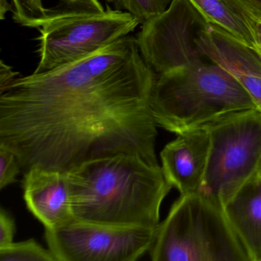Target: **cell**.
Returning a JSON list of instances; mask_svg holds the SVG:
<instances>
[{"mask_svg":"<svg viewBox=\"0 0 261 261\" xmlns=\"http://www.w3.org/2000/svg\"><path fill=\"white\" fill-rule=\"evenodd\" d=\"M155 74L133 36L80 60L19 77L0 91V146L24 172H59L117 154L159 165Z\"/></svg>","mask_w":261,"mask_h":261,"instance_id":"6da1fadb","label":"cell"},{"mask_svg":"<svg viewBox=\"0 0 261 261\" xmlns=\"http://www.w3.org/2000/svg\"><path fill=\"white\" fill-rule=\"evenodd\" d=\"M77 221L156 228L162 203L172 186L160 165L120 153L65 172Z\"/></svg>","mask_w":261,"mask_h":261,"instance_id":"7a4b0ae2","label":"cell"},{"mask_svg":"<svg viewBox=\"0 0 261 261\" xmlns=\"http://www.w3.org/2000/svg\"><path fill=\"white\" fill-rule=\"evenodd\" d=\"M151 108L157 126L175 134L257 108L236 77L210 60L155 74Z\"/></svg>","mask_w":261,"mask_h":261,"instance_id":"3957f363","label":"cell"},{"mask_svg":"<svg viewBox=\"0 0 261 261\" xmlns=\"http://www.w3.org/2000/svg\"><path fill=\"white\" fill-rule=\"evenodd\" d=\"M149 254L153 261H251L222 206L199 192L173 203Z\"/></svg>","mask_w":261,"mask_h":261,"instance_id":"277c9868","label":"cell"},{"mask_svg":"<svg viewBox=\"0 0 261 261\" xmlns=\"http://www.w3.org/2000/svg\"><path fill=\"white\" fill-rule=\"evenodd\" d=\"M210 135L205 175L199 193L220 205L261 166V111H235L204 126Z\"/></svg>","mask_w":261,"mask_h":261,"instance_id":"5b68a950","label":"cell"},{"mask_svg":"<svg viewBox=\"0 0 261 261\" xmlns=\"http://www.w3.org/2000/svg\"><path fill=\"white\" fill-rule=\"evenodd\" d=\"M140 22L130 13L111 10L82 13L61 10L39 28V62L34 74H41L80 60L129 36Z\"/></svg>","mask_w":261,"mask_h":261,"instance_id":"8992f818","label":"cell"},{"mask_svg":"<svg viewBox=\"0 0 261 261\" xmlns=\"http://www.w3.org/2000/svg\"><path fill=\"white\" fill-rule=\"evenodd\" d=\"M211 23L190 0H172L166 11L142 24L139 49L156 75L207 61L200 39Z\"/></svg>","mask_w":261,"mask_h":261,"instance_id":"52a82bcc","label":"cell"},{"mask_svg":"<svg viewBox=\"0 0 261 261\" xmlns=\"http://www.w3.org/2000/svg\"><path fill=\"white\" fill-rule=\"evenodd\" d=\"M156 230L75 221L45 229V239L57 261H135L149 252Z\"/></svg>","mask_w":261,"mask_h":261,"instance_id":"ba28073f","label":"cell"},{"mask_svg":"<svg viewBox=\"0 0 261 261\" xmlns=\"http://www.w3.org/2000/svg\"><path fill=\"white\" fill-rule=\"evenodd\" d=\"M210 135L204 126L177 134L160 152L162 169L168 182L181 195L199 192L205 175Z\"/></svg>","mask_w":261,"mask_h":261,"instance_id":"9c48e42d","label":"cell"},{"mask_svg":"<svg viewBox=\"0 0 261 261\" xmlns=\"http://www.w3.org/2000/svg\"><path fill=\"white\" fill-rule=\"evenodd\" d=\"M23 198L45 229L56 230L77 221L65 173L34 167L24 172Z\"/></svg>","mask_w":261,"mask_h":261,"instance_id":"30bf717a","label":"cell"},{"mask_svg":"<svg viewBox=\"0 0 261 261\" xmlns=\"http://www.w3.org/2000/svg\"><path fill=\"white\" fill-rule=\"evenodd\" d=\"M208 60L230 71L261 111V54L211 24L200 39Z\"/></svg>","mask_w":261,"mask_h":261,"instance_id":"8fae6325","label":"cell"},{"mask_svg":"<svg viewBox=\"0 0 261 261\" xmlns=\"http://www.w3.org/2000/svg\"><path fill=\"white\" fill-rule=\"evenodd\" d=\"M251 261H261V177L256 174L223 205Z\"/></svg>","mask_w":261,"mask_h":261,"instance_id":"7c38bea8","label":"cell"},{"mask_svg":"<svg viewBox=\"0 0 261 261\" xmlns=\"http://www.w3.org/2000/svg\"><path fill=\"white\" fill-rule=\"evenodd\" d=\"M212 25L261 54L253 28V11L244 0H190Z\"/></svg>","mask_w":261,"mask_h":261,"instance_id":"4fadbf2b","label":"cell"},{"mask_svg":"<svg viewBox=\"0 0 261 261\" xmlns=\"http://www.w3.org/2000/svg\"><path fill=\"white\" fill-rule=\"evenodd\" d=\"M68 11L82 13H100L105 8L98 0H61ZM13 19L27 28L39 29L53 15L61 10L46 9L42 0H12Z\"/></svg>","mask_w":261,"mask_h":261,"instance_id":"5bb4252c","label":"cell"},{"mask_svg":"<svg viewBox=\"0 0 261 261\" xmlns=\"http://www.w3.org/2000/svg\"><path fill=\"white\" fill-rule=\"evenodd\" d=\"M0 261H57L49 249L44 248L34 239L13 242L0 249Z\"/></svg>","mask_w":261,"mask_h":261,"instance_id":"9a60e30c","label":"cell"},{"mask_svg":"<svg viewBox=\"0 0 261 261\" xmlns=\"http://www.w3.org/2000/svg\"><path fill=\"white\" fill-rule=\"evenodd\" d=\"M115 2L119 8L130 13L143 24L166 11L172 0H115Z\"/></svg>","mask_w":261,"mask_h":261,"instance_id":"2e32d148","label":"cell"},{"mask_svg":"<svg viewBox=\"0 0 261 261\" xmlns=\"http://www.w3.org/2000/svg\"><path fill=\"white\" fill-rule=\"evenodd\" d=\"M22 170L16 154L0 146V189L16 182L17 175Z\"/></svg>","mask_w":261,"mask_h":261,"instance_id":"e0dca14e","label":"cell"},{"mask_svg":"<svg viewBox=\"0 0 261 261\" xmlns=\"http://www.w3.org/2000/svg\"><path fill=\"white\" fill-rule=\"evenodd\" d=\"M16 224L14 218L5 209L0 210V249L11 245L14 241Z\"/></svg>","mask_w":261,"mask_h":261,"instance_id":"ac0fdd59","label":"cell"},{"mask_svg":"<svg viewBox=\"0 0 261 261\" xmlns=\"http://www.w3.org/2000/svg\"><path fill=\"white\" fill-rule=\"evenodd\" d=\"M19 76V73L14 71L13 67L6 64L4 61L0 62V91H4L11 85Z\"/></svg>","mask_w":261,"mask_h":261,"instance_id":"d6986e66","label":"cell"},{"mask_svg":"<svg viewBox=\"0 0 261 261\" xmlns=\"http://www.w3.org/2000/svg\"><path fill=\"white\" fill-rule=\"evenodd\" d=\"M252 10V9H251ZM253 28L259 44V48L261 51V17L258 16L253 10Z\"/></svg>","mask_w":261,"mask_h":261,"instance_id":"ffe728a7","label":"cell"},{"mask_svg":"<svg viewBox=\"0 0 261 261\" xmlns=\"http://www.w3.org/2000/svg\"><path fill=\"white\" fill-rule=\"evenodd\" d=\"M0 19L4 20L5 19V15L7 12H13V7L11 4H9L7 0H0Z\"/></svg>","mask_w":261,"mask_h":261,"instance_id":"44dd1931","label":"cell"},{"mask_svg":"<svg viewBox=\"0 0 261 261\" xmlns=\"http://www.w3.org/2000/svg\"><path fill=\"white\" fill-rule=\"evenodd\" d=\"M247 5L261 17V0H244Z\"/></svg>","mask_w":261,"mask_h":261,"instance_id":"7402d4cb","label":"cell"},{"mask_svg":"<svg viewBox=\"0 0 261 261\" xmlns=\"http://www.w3.org/2000/svg\"><path fill=\"white\" fill-rule=\"evenodd\" d=\"M107 3H110V4H114L115 3V0H105Z\"/></svg>","mask_w":261,"mask_h":261,"instance_id":"603a6c76","label":"cell"},{"mask_svg":"<svg viewBox=\"0 0 261 261\" xmlns=\"http://www.w3.org/2000/svg\"><path fill=\"white\" fill-rule=\"evenodd\" d=\"M258 174H259V176L261 177V166L260 167H259V172H258Z\"/></svg>","mask_w":261,"mask_h":261,"instance_id":"cb8c5ba5","label":"cell"}]
</instances>
